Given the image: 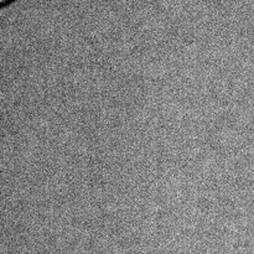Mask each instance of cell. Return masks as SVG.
<instances>
[{
	"mask_svg": "<svg viewBox=\"0 0 254 254\" xmlns=\"http://www.w3.org/2000/svg\"><path fill=\"white\" fill-rule=\"evenodd\" d=\"M1 1H2V2H5V1H6V0H1Z\"/></svg>",
	"mask_w": 254,
	"mask_h": 254,
	"instance_id": "obj_1",
	"label": "cell"
}]
</instances>
